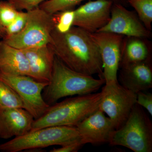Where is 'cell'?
Segmentation results:
<instances>
[{"label": "cell", "instance_id": "6da1fadb", "mask_svg": "<svg viewBox=\"0 0 152 152\" xmlns=\"http://www.w3.org/2000/svg\"><path fill=\"white\" fill-rule=\"evenodd\" d=\"M49 44L56 56L70 69L104 79L100 53L90 33L74 26L64 34L54 29Z\"/></svg>", "mask_w": 152, "mask_h": 152}, {"label": "cell", "instance_id": "7a4b0ae2", "mask_svg": "<svg viewBox=\"0 0 152 152\" xmlns=\"http://www.w3.org/2000/svg\"><path fill=\"white\" fill-rule=\"evenodd\" d=\"M105 83L103 78L96 79L70 69L55 56L51 77L42 96L51 106L61 98L96 93Z\"/></svg>", "mask_w": 152, "mask_h": 152}, {"label": "cell", "instance_id": "3957f363", "mask_svg": "<svg viewBox=\"0 0 152 152\" xmlns=\"http://www.w3.org/2000/svg\"><path fill=\"white\" fill-rule=\"evenodd\" d=\"M102 93H94L67 98L50 106L42 116L34 120L31 131L55 126L76 127L99 109Z\"/></svg>", "mask_w": 152, "mask_h": 152}, {"label": "cell", "instance_id": "277c9868", "mask_svg": "<svg viewBox=\"0 0 152 152\" xmlns=\"http://www.w3.org/2000/svg\"><path fill=\"white\" fill-rule=\"evenodd\" d=\"M78 142H82L76 127L49 126L30 131L23 135L0 144V151L18 152Z\"/></svg>", "mask_w": 152, "mask_h": 152}, {"label": "cell", "instance_id": "5b68a950", "mask_svg": "<svg viewBox=\"0 0 152 152\" xmlns=\"http://www.w3.org/2000/svg\"><path fill=\"white\" fill-rule=\"evenodd\" d=\"M109 143L135 152L152 151V123L141 106L136 103L127 119L112 133Z\"/></svg>", "mask_w": 152, "mask_h": 152}, {"label": "cell", "instance_id": "8992f818", "mask_svg": "<svg viewBox=\"0 0 152 152\" xmlns=\"http://www.w3.org/2000/svg\"><path fill=\"white\" fill-rule=\"evenodd\" d=\"M27 12V20L23 29L16 34L5 36L3 40L21 50L49 45L54 29L53 15L39 7Z\"/></svg>", "mask_w": 152, "mask_h": 152}, {"label": "cell", "instance_id": "52a82bcc", "mask_svg": "<svg viewBox=\"0 0 152 152\" xmlns=\"http://www.w3.org/2000/svg\"><path fill=\"white\" fill-rule=\"evenodd\" d=\"M101 91L99 109L110 119L117 129L124 124L137 103V95L118 81L105 84Z\"/></svg>", "mask_w": 152, "mask_h": 152}, {"label": "cell", "instance_id": "ba28073f", "mask_svg": "<svg viewBox=\"0 0 152 152\" xmlns=\"http://www.w3.org/2000/svg\"><path fill=\"white\" fill-rule=\"evenodd\" d=\"M0 80L8 85L19 95L23 109L39 118L47 112L50 105L44 100L42 93L48 83L36 80L27 75H9L0 73Z\"/></svg>", "mask_w": 152, "mask_h": 152}, {"label": "cell", "instance_id": "9c48e42d", "mask_svg": "<svg viewBox=\"0 0 152 152\" xmlns=\"http://www.w3.org/2000/svg\"><path fill=\"white\" fill-rule=\"evenodd\" d=\"M90 34L99 50L105 84L118 81L121 48L124 36L104 32H96Z\"/></svg>", "mask_w": 152, "mask_h": 152}, {"label": "cell", "instance_id": "30bf717a", "mask_svg": "<svg viewBox=\"0 0 152 152\" xmlns=\"http://www.w3.org/2000/svg\"><path fill=\"white\" fill-rule=\"evenodd\" d=\"M97 32L146 39L151 36V31L145 26L134 12L117 3H113L110 20Z\"/></svg>", "mask_w": 152, "mask_h": 152}, {"label": "cell", "instance_id": "8fae6325", "mask_svg": "<svg viewBox=\"0 0 152 152\" xmlns=\"http://www.w3.org/2000/svg\"><path fill=\"white\" fill-rule=\"evenodd\" d=\"M110 0H90L75 11L73 26L92 34L110 20L113 4Z\"/></svg>", "mask_w": 152, "mask_h": 152}, {"label": "cell", "instance_id": "7c38bea8", "mask_svg": "<svg viewBox=\"0 0 152 152\" xmlns=\"http://www.w3.org/2000/svg\"><path fill=\"white\" fill-rule=\"evenodd\" d=\"M84 145L109 143L115 130L113 121L99 109L76 126Z\"/></svg>", "mask_w": 152, "mask_h": 152}, {"label": "cell", "instance_id": "4fadbf2b", "mask_svg": "<svg viewBox=\"0 0 152 152\" xmlns=\"http://www.w3.org/2000/svg\"><path fill=\"white\" fill-rule=\"evenodd\" d=\"M119 83L137 94L152 88V60L134 63L120 67Z\"/></svg>", "mask_w": 152, "mask_h": 152}, {"label": "cell", "instance_id": "5bb4252c", "mask_svg": "<svg viewBox=\"0 0 152 152\" xmlns=\"http://www.w3.org/2000/svg\"><path fill=\"white\" fill-rule=\"evenodd\" d=\"M34 118L23 108L0 109V138L7 140L31 131Z\"/></svg>", "mask_w": 152, "mask_h": 152}, {"label": "cell", "instance_id": "9a60e30c", "mask_svg": "<svg viewBox=\"0 0 152 152\" xmlns=\"http://www.w3.org/2000/svg\"><path fill=\"white\" fill-rule=\"evenodd\" d=\"M26 57L29 77L39 82L48 83L51 77L55 55L50 44L22 50Z\"/></svg>", "mask_w": 152, "mask_h": 152}, {"label": "cell", "instance_id": "2e32d148", "mask_svg": "<svg viewBox=\"0 0 152 152\" xmlns=\"http://www.w3.org/2000/svg\"><path fill=\"white\" fill-rule=\"evenodd\" d=\"M26 57L21 49L0 41V73L9 75H29Z\"/></svg>", "mask_w": 152, "mask_h": 152}, {"label": "cell", "instance_id": "e0dca14e", "mask_svg": "<svg viewBox=\"0 0 152 152\" xmlns=\"http://www.w3.org/2000/svg\"><path fill=\"white\" fill-rule=\"evenodd\" d=\"M146 38L124 36L121 48L119 68L152 60L151 44Z\"/></svg>", "mask_w": 152, "mask_h": 152}, {"label": "cell", "instance_id": "ac0fdd59", "mask_svg": "<svg viewBox=\"0 0 152 152\" xmlns=\"http://www.w3.org/2000/svg\"><path fill=\"white\" fill-rule=\"evenodd\" d=\"M23 108L21 99L8 85L0 80V109Z\"/></svg>", "mask_w": 152, "mask_h": 152}, {"label": "cell", "instance_id": "d6986e66", "mask_svg": "<svg viewBox=\"0 0 152 152\" xmlns=\"http://www.w3.org/2000/svg\"><path fill=\"white\" fill-rule=\"evenodd\" d=\"M135 10L141 21L151 31L152 23V0H127Z\"/></svg>", "mask_w": 152, "mask_h": 152}, {"label": "cell", "instance_id": "ffe728a7", "mask_svg": "<svg viewBox=\"0 0 152 152\" xmlns=\"http://www.w3.org/2000/svg\"><path fill=\"white\" fill-rule=\"evenodd\" d=\"M87 0H47L41 4L39 7L53 15L62 11L73 10L75 6Z\"/></svg>", "mask_w": 152, "mask_h": 152}, {"label": "cell", "instance_id": "44dd1931", "mask_svg": "<svg viewBox=\"0 0 152 152\" xmlns=\"http://www.w3.org/2000/svg\"><path fill=\"white\" fill-rule=\"evenodd\" d=\"M54 29L59 33H66L73 26L75 11L67 10L53 15Z\"/></svg>", "mask_w": 152, "mask_h": 152}, {"label": "cell", "instance_id": "7402d4cb", "mask_svg": "<svg viewBox=\"0 0 152 152\" xmlns=\"http://www.w3.org/2000/svg\"><path fill=\"white\" fill-rule=\"evenodd\" d=\"M18 12L8 1H0V23L4 28L13 21Z\"/></svg>", "mask_w": 152, "mask_h": 152}, {"label": "cell", "instance_id": "603a6c76", "mask_svg": "<svg viewBox=\"0 0 152 152\" xmlns=\"http://www.w3.org/2000/svg\"><path fill=\"white\" fill-rule=\"evenodd\" d=\"M27 17V12L19 11L13 21L5 28V36L13 35L20 32L26 25Z\"/></svg>", "mask_w": 152, "mask_h": 152}, {"label": "cell", "instance_id": "cb8c5ba5", "mask_svg": "<svg viewBox=\"0 0 152 152\" xmlns=\"http://www.w3.org/2000/svg\"><path fill=\"white\" fill-rule=\"evenodd\" d=\"M18 11L31 10L47 0H7Z\"/></svg>", "mask_w": 152, "mask_h": 152}, {"label": "cell", "instance_id": "d4e9b609", "mask_svg": "<svg viewBox=\"0 0 152 152\" xmlns=\"http://www.w3.org/2000/svg\"><path fill=\"white\" fill-rule=\"evenodd\" d=\"M137 104L145 108L152 116V94L148 91L136 94Z\"/></svg>", "mask_w": 152, "mask_h": 152}, {"label": "cell", "instance_id": "484cf974", "mask_svg": "<svg viewBox=\"0 0 152 152\" xmlns=\"http://www.w3.org/2000/svg\"><path fill=\"white\" fill-rule=\"evenodd\" d=\"M82 142L68 144L64 145L61 146L58 148L53 149L50 151V152H77L84 145Z\"/></svg>", "mask_w": 152, "mask_h": 152}, {"label": "cell", "instance_id": "4316f807", "mask_svg": "<svg viewBox=\"0 0 152 152\" xmlns=\"http://www.w3.org/2000/svg\"><path fill=\"white\" fill-rule=\"evenodd\" d=\"M5 36V28L0 23V39H3Z\"/></svg>", "mask_w": 152, "mask_h": 152}, {"label": "cell", "instance_id": "83f0119b", "mask_svg": "<svg viewBox=\"0 0 152 152\" xmlns=\"http://www.w3.org/2000/svg\"><path fill=\"white\" fill-rule=\"evenodd\" d=\"M113 3H120L122 4L124 2L125 0H110Z\"/></svg>", "mask_w": 152, "mask_h": 152}]
</instances>
